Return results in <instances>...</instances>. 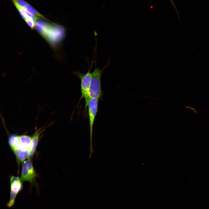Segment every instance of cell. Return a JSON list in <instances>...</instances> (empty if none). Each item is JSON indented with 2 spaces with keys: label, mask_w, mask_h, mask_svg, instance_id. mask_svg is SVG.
Returning <instances> with one entry per match:
<instances>
[{
  "label": "cell",
  "mask_w": 209,
  "mask_h": 209,
  "mask_svg": "<svg viewBox=\"0 0 209 209\" xmlns=\"http://www.w3.org/2000/svg\"><path fill=\"white\" fill-rule=\"evenodd\" d=\"M95 68L94 71L91 73V78L89 91V96L90 99L91 98H100L102 96L101 87V77L103 71L109 65L108 61L103 69H101L97 68L95 62Z\"/></svg>",
  "instance_id": "1"
},
{
  "label": "cell",
  "mask_w": 209,
  "mask_h": 209,
  "mask_svg": "<svg viewBox=\"0 0 209 209\" xmlns=\"http://www.w3.org/2000/svg\"><path fill=\"white\" fill-rule=\"evenodd\" d=\"M93 63V60L90 68H89V70L86 73H82L79 71L74 73L81 80V90L82 95L80 100L82 98H84L85 107H87L89 101L90 99L89 96V91L91 78V71Z\"/></svg>",
  "instance_id": "2"
},
{
  "label": "cell",
  "mask_w": 209,
  "mask_h": 209,
  "mask_svg": "<svg viewBox=\"0 0 209 209\" xmlns=\"http://www.w3.org/2000/svg\"><path fill=\"white\" fill-rule=\"evenodd\" d=\"M99 100L95 98H91L87 106L88 107L90 133V152L89 157V159L91 158L92 154L93 152L92 144L93 128L95 118L98 111Z\"/></svg>",
  "instance_id": "3"
},
{
  "label": "cell",
  "mask_w": 209,
  "mask_h": 209,
  "mask_svg": "<svg viewBox=\"0 0 209 209\" xmlns=\"http://www.w3.org/2000/svg\"><path fill=\"white\" fill-rule=\"evenodd\" d=\"M36 175L30 158L23 162L21 179L22 181L32 183L35 181Z\"/></svg>",
  "instance_id": "4"
},
{
  "label": "cell",
  "mask_w": 209,
  "mask_h": 209,
  "mask_svg": "<svg viewBox=\"0 0 209 209\" xmlns=\"http://www.w3.org/2000/svg\"><path fill=\"white\" fill-rule=\"evenodd\" d=\"M10 182V199L7 204V206L9 208L11 207L13 205L17 195L21 190L23 187L22 181L18 176H11Z\"/></svg>",
  "instance_id": "5"
},
{
  "label": "cell",
  "mask_w": 209,
  "mask_h": 209,
  "mask_svg": "<svg viewBox=\"0 0 209 209\" xmlns=\"http://www.w3.org/2000/svg\"><path fill=\"white\" fill-rule=\"evenodd\" d=\"M42 127L37 130L32 138V144L30 150V154L28 158H30L34 154L37 145L39 136L43 131L44 128Z\"/></svg>",
  "instance_id": "6"
},
{
  "label": "cell",
  "mask_w": 209,
  "mask_h": 209,
  "mask_svg": "<svg viewBox=\"0 0 209 209\" xmlns=\"http://www.w3.org/2000/svg\"><path fill=\"white\" fill-rule=\"evenodd\" d=\"M20 143L25 149L30 151L32 144V138L26 135L19 136Z\"/></svg>",
  "instance_id": "7"
},
{
  "label": "cell",
  "mask_w": 209,
  "mask_h": 209,
  "mask_svg": "<svg viewBox=\"0 0 209 209\" xmlns=\"http://www.w3.org/2000/svg\"><path fill=\"white\" fill-rule=\"evenodd\" d=\"M24 8L26 10L32 14V15L37 16V17L41 18L44 19L48 21L52 22L51 21H49V20L47 19L43 15L41 14L39 12L37 11L35 9H34L32 6L30 4L28 3L26 5V6L24 7Z\"/></svg>",
  "instance_id": "8"
},
{
  "label": "cell",
  "mask_w": 209,
  "mask_h": 209,
  "mask_svg": "<svg viewBox=\"0 0 209 209\" xmlns=\"http://www.w3.org/2000/svg\"><path fill=\"white\" fill-rule=\"evenodd\" d=\"M27 24L33 30L35 28L36 20L32 18H28L25 20Z\"/></svg>",
  "instance_id": "9"
},
{
  "label": "cell",
  "mask_w": 209,
  "mask_h": 209,
  "mask_svg": "<svg viewBox=\"0 0 209 209\" xmlns=\"http://www.w3.org/2000/svg\"><path fill=\"white\" fill-rule=\"evenodd\" d=\"M170 1H171L172 2V3L174 5V4H173V2H172V0H170Z\"/></svg>",
  "instance_id": "10"
}]
</instances>
